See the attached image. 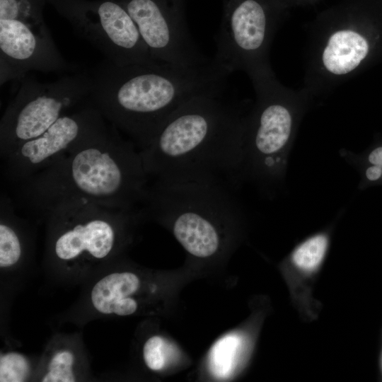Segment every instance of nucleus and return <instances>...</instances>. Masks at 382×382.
Listing matches in <instances>:
<instances>
[{"label":"nucleus","mask_w":382,"mask_h":382,"mask_svg":"<svg viewBox=\"0 0 382 382\" xmlns=\"http://www.w3.org/2000/svg\"><path fill=\"white\" fill-rule=\"evenodd\" d=\"M166 343L160 336H152L145 342L143 348L144 360L148 368L153 371L161 370L166 363Z\"/></svg>","instance_id":"obj_19"},{"label":"nucleus","mask_w":382,"mask_h":382,"mask_svg":"<svg viewBox=\"0 0 382 382\" xmlns=\"http://www.w3.org/2000/svg\"><path fill=\"white\" fill-rule=\"evenodd\" d=\"M0 223V267L5 269L16 265L23 255L20 234L13 221L14 207L11 199L2 196Z\"/></svg>","instance_id":"obj_14"},{"label":"nucleus","mask_w":382,"mask_h":382,"mask_svg":"<svg viewBox=\"0 0 382 382\" xmlns=\"http://www.w3.org/2000/svg\"><path fill=\"white\" fill-rule=\"evenodd\" d=\"M18 83L0 122L1 158L86 103L91 87L88 70L77 71L52 82H40L26 76Z\"/></svg>","instance_id":"obj_8"},{"label":"nucleus","mask_w":382,"mask_h":382,"mask_svg":"<svg viewBox=\"0 0 382 382\" xmlns=\"http://www.w3.org/2000/svg\"><path fill=\"white\" fill-rule=\"evenodd\" d=\"M30 370L29 361L24 355L15 352L1 354V382L25 381L29 375Z\"/></svg>","instance_id":"obj_18"},{"label":"nucleus","mask_w":382,"mask_h":382,"mask_svg":"<svg viewBox=\"0 0 382 382\" xmlns=\"http://www.w3.org/2000/svg\"><path fill=\"white\" fill-rule=\"evenodd\" d=\"M143 207L116 209L84 200L62 202L45 216L51 228V251L69 267L100 262L117 249L129 223L143 214Z\"/></svg>","instance_id":"obj_7"},{"label":"nucleus","mask_w":382,"mask_h":382,"mask_svg":"<svg viewBox=\"0 0 382 382\" xmlns=\"http://www.w3.org/2000/svg\"><path fill=\"white\" fill-rule=\"evenodd\" d=\"M139 287L140 280L132 272L110 273L93 286L91 301L94 308L100 313L129 316L137 310V302L131 296Z\"/></svg>","instance_id":"obj_13"},{"label":"nucleus","mask_w":382,"mask_h":382,"mask_svg":"<svg viewBox=\"0 0 382 382\" xmlns=\"http://www.w3.org/2000/svg\"><path fill=\"white\" fill-rule=\"evenodd\" d=\"M109 123L88 100L63 115L38 137L28 140L3 160L5 175L19 183L96 138Z\"/></svg>","instance_id":"obj_11"},{"label":"nucleus","mask_w":382,"mask_h":382,"mask_svg":"<svg viewBox=\"0 0 382 382\" xmlns=\"http://www.w3.org/2000/svg\"><path fill=\"white\" fill-rule=\"evenodd\" d=\"M328 248L326 236L318 234L300 244L291 259L296 266L303 270L316 269L322 262Z\"/></svg>","instance_id":"obj_16"},{"label":"nucleus","mask_w":382,"mask_h":382,"mask_svg":"<svg viewBox=\"0 0 382 382\" xmlns=\"http://www.w3.org/2000/svg\"><path fill=\"white\" fill-rule=\"evenodd\" d=\"M250 79L256 98L245 121L240 182L272 193L283 179L299 123L315 97L303 87L285 86L272 69Z\"/></svg>","instance_id":"obj_4"},{"label":"nucleus","mask_w":382,"mask_h":382,"mask_svg":"<svg viewBox=\"0 0 382 382\" xmlns=\"http://www.w3.org/2000/svg\"><path fill=\"white\" fill-rule=\"evenodd\" d=\"M236 191L212 181L154 180L143 208L169 224L189 254L209 258L221 248V230L231 228L242 217Z\"/></svg>","instance_id":"obj_6"},{"label":"nucleus","mask_w":382,"mask_h":382,"mask_svg":"<svg viewBox=\"0 0 382 382\" xmlns=\"http://www.w3.org/2000/svg\"><path fill=\"white\" fill-rule=\"evenodd\" d=\"M149 178L139 148L109 123L96 138L18 183L17 195L25 209L42 216L71 200L131 209L144 205Z\"/></svg>","instance_id":"obj_3"},{"label":"nucleus","mask_w":382,"mask_h":382,"mask_svg":"<svg viewBox=\"0 0 382 382\" xmlns=\"http://www.w3.org/2000/svg\"><path fill=\"white\" fill-rule=\"evenodd\" d=\"M88 71V101L139 149L187 101L223 91L228 76L212 60L187 67L158 60L120 66L105 59Z\"/></svg>","instance_id":"obj_2"},{"label":"nucleus","mask_w":382,"mask_h":382,"mask_svg":"<svg viewBox=\"0 0 382 382\" xmlns=\"http://www.w3.org/2000/svg\"><path fill=\"white\" fill-rule=\"evenodd\" d=\"M76 356L73 351L66 347L54 350L48 357L43 375L42 382H74L76 381L74 371Z\"/></svg>","instance_id":"obj_15"},{"label":"nucleus","mask_w":382,"mask_h":382,"mask_svg":"<svg viewBox=\"0 0 382 382\" xmlns=\"http://www.w3.org/2000/svg\"><path fill=\"white\" fill-rule=\"evenodd\" d=\"M136 23L152 57L194 67L211 61L196 47L187 28L185 0H120Z\"/></svg>","instance_id":"obj_12"},{"label":"nucleus","mask_w":382,"mask_h":382,"mask_svg":"<svg viewBox=\"0 0 382 382\" xmlns=\"http://www.w3.org/2000/svg\"><path fill=\"white\" fill-rule=\"evenodd\" d=\"M248 112L222 91L197 96L171 114L139 149L154 180L212 181L236 190Z\"/></svg>","instance_id":"obj_1"},{"label":"nucleus","mask_w":382,"mask_h":382,"mask_svg":"<svg viewBox=\"0 0 382 382\" xmlns=\"http://www.w3.org/2000/svg\"><path fill=\"white\" fill-rule=\"evenodd\" d=\"M308 33L303 88L314 97L329 93L382 59V8L378 3L327 13Z\"/></svg>","instance_id":"obj_5"},{"label":"nucleus","mask_w":382,"mask_h":382,"mask_svg":"<svg viewBox=\"0 0 382 382\" xmlns=\"http://www.w3.org/2000/svg\"><path fill=\"white\" fill-rule=\"evenodd\" d=\"M78 36L120 65L154 61L138 28L120 0H47Z\"/></svg>","instance_id":"obj_10"},{"label":"nucleus","mask_w":382,"mask_h":382,"mask_svg":"<svg viewBox=\"0 0 382 382\" xmlns=\"http://www.w3.org/2000/svg\"><path fill=\"white\" fill-rule=\"evenodd\" d=\"M239 345L240 339L234 335H228L214 345L210 356L214 374L219 377L228 375Z\"/></svg>","instance_id":"obj_17"},{"label":"nucleus","mask_w":382,"mask_h":382,"mask_svg":"<svg viewBox=\"0 0 382 382\" xmlns=\"http://www.w3.org/2000/svg\"><path fill=\"white\" fill-rule=\"evenodd\" d=\"M376 2L381 6L382 8V0H376Z\"/></svg>","instance_id":"obj_20"},{"label":"nucleus","mask_w":382,"mask_h":382,"mask_svg":"<svg viewBox=\"0 0 382 382\" xmlns=\"http://www.w3.org/2000/svg\"><path fill=\"white\" fill-rule=\"evenodd\" d=\"M213 62L228 75L243 71L252 78L272 69L269 54L283 19L277 0H222Z\"/></svg>","instance_id":"obj_9"}]
</instances>
